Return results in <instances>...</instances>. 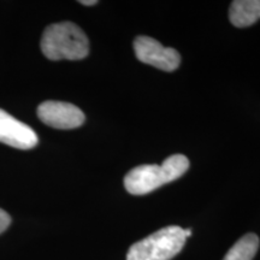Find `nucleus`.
Segmentation results:
<instances>
[{
	"label": "nucleus",
	"mask_w": 260,
	"mask_h": 260,
	"mask_svg": "<svg viewBox=\"0 0 260 260\" xmlns=\"http://www.w3.org/2000/svg\"><path fill=\"white\" fill-rule=\"evenodd\" d=\"M188 169L189 160L186 155H170L161 165H140L132 169L124 177V187L132 195L148 194L164 184L178 180Z\"/></svg>",
	"instance_id": "f257e3e1"
},
{
	"label": "nucleus",
	"mask_w": 260,
	"mask_h": 260,
	"mask_svg": "<svg viewBox=\"0 0 260 260\" xmlns=\"http://www.w3.org/2000/svg\"><path fill=\"white\" fill-rule=\"evenodd\" d=\"M40 46L45 57L51 60H80L89 53L88 38L73 22L48 25L42 34Z\"/></svg>",
	"instance_id": "f03ea898"
},
{
	"label": "nucleus",
	"mask_w": 260,
	"mask_h": 260,
	"mask_svg": "<svg viewBox=\"0 0 260 260\" xmlns=\"http://www.w3.org/2000/svg\"><path fill=\"white\" fill-rule=\"evenodd\" d=\"M186 240L181 226H165L134 243L126 253V260H171L182 251Z\"/></svg>",
	"instance_id": "7ed1b4c3"
},
{
	"label": "nucleus",
	"mask_w": 260,
	"mask_h": 260,
	"mask_svg": "<svg viewBox=\"0 0 260 260\" xmlns=\"http://www.w3.org/2000/svg\"><path fill=\"white\" fill-rule=\"evenodd\" d=\"M135 56L142 63L152 65L162 71H174L180 67V53L171 47H164L160 42L149 37H138L134 40Z\"/></svg>",
	"instance_id": "20e7f679"
},
{
	"label": "nucleus",
	"mask_w": 260,
	"mask_h": 260,
	"mask_svg": "<svg viewBox=\"0 0 260 260\" xmlns=\"http://www.w3.org/2000/svg\"><path fill=\"white\" fill-rule=\"evenodd\" d=\"M38 117L45 124L56 129H75L84 123V113L70 103L47 100L38 107Z\"/></svg>",
	"instance_id": "39448f33"
},
{
	"label": "nucleus",
	"mask_w": 260,
	"mask_h": 260,
	"mask_svg": "<svg viewBox=\"0 0 260 260\" xmlns=\"http://www.w3.org/2000/svg\"><path fill=\"white\" fill-rule=\"evenodd\" d=\"M0 142L18 149H31L39 138L30 126L0 109Z\"/></svg>",
	"instance_id": "423d86ee"
},
{
	"label": "nucleus",
	"mask_w": 260,
	"mask_h": 260,
	"mask_svg": "<svg viewBox=\"0 0 260 260\" xmlns=\"http://www.w3.org/2000/svg\"><path fill=\"white\" fill-rule=\"evenodd\" d=\"M229 19L237 28H246L260 19V0H235L229 9Z\"/></svg>",
	"instance_id": "0eeeda50"
},
{
	"label": "nucleus",
	"mask_w": 260,
	"mask_h": 260,
	"mask_svg": "<svg viewBox=\"0 0 260 260\" xmlns=\"http://www.w3.org/2000/svg\"><path fill=\"white\" fill-rule=\"evenodd\" d=\"M259 248V237L246 234L226 253L223 260H253Z\"/></svg>",
	"instance_id": "6e6552de"
},
{
	"label": "nucleus",
	"mask_w": 260,
	"mask_h": 260,
	"mask_svg": "<svg viewBox=\"0 0 260 260\" xmlns=\"http://www.w3.org/2000/svg\"><path fill=\"white\" fill-rule=\"evenodd\" d=\"M10 223H11V217L9 216L8 212L0 209V234L8 229Z\"/></svg>",
	"instance_id": "1a4fd4ad"
},
{
	"label": "nucleus",
	"mask_w": 260,
	"mask_h": 260,
	"mask_svg": "<svg viewBox=\"0 0 260 260\" xmlns=\"http://www.w3.org/2000/svg\"><path fill=\"white\" fill-rule=\"evenodd\" d=\"M80 4L86 5V6H92V5H96L98 2L96 0H81Z\"/></svg>",
	"instance_id": "9d476101"
},
{
	"label": "nucleus",
	"mask_w": 260,
	"mask_h": 260,
	"mask_svg": "<svg viewBox=\"0 0 260 260\" xmlns=\"http://www.w3.org/2000/svg\"><path fill=\"white\" fill-rule=\"evenodd\" d=\"M184 233H186V236L187 237L191 235V230L190 229H186V230H184Z\"/></svg>",
	"instance_id": "9b49d317"
}]
</instances>
